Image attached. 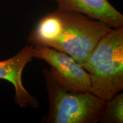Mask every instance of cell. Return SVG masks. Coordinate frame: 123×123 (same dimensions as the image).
Masks as SVG:
<instances>
[{"instance_id": "obj_1", "label": "cell", "mask_w": 123, "mask_h": 123, "mask_svg": "<svg viewBox=\"0 0 123 123\" xmlns=\"http://www.w3.org/2000/svg\"><path fill=\"white\" fill-rule=\"evenodd\" d=\"M89 73L92 93L104 100L123 90V26L112 28L81 64Z\"/></svg>"}, {"instance_id": "obj_2", "label": "cell", "mask_w": 123, "mask_h": 123, "mask_svg": "<svg viewBox=\"0 0 123 123\" xmlns=\"http://www.w3.org/2000/svg\"><path fill=\"white\" fill-rule=\"evenodd\" d=\"M50 108L43 117L47 123L99 122L105 101L90 92H72L64 90L47 68L43 70Z\"/></svg>"}, {"instance_id": "obj_3", "label": "cell", "mask_w": 123, "mask_h": 123, "mask_svg": "<svg viewBox=\"0 0 123 123\" xmlns=\"http://www.w3.org/2000/svg\"><path fill=\"white\" fill-rule=\"evenodd\" d=\"M56 10L62 20L63 30L50 47L67 54L81 64L113 27L82 14Z\"/></svg>"}, {"instance_id": "obj_4", "label": "cell", "mask_w": 123, "mask_h": 123, "mask_svg": "<svg viewBox=\"0 0 123 123\" xmlns=\"http://www.w3.org/2000/svg\"><path fill=\"white\" fill-rule=\"evenodd\" d=\"M34 58L50 66L54 79L64 90L72 92L92 93L91 77L81 64L67 54L47 46H34Z\"/></svg>"}, {"instance_id": "obj_5", "label": "cell", "mask_w": 123, "mask_h": 123, "mask_svg": "<svg viewBox=\"0 0 123 123\" xmlns=\"http://www.w3.org/2000/svg\"><path fill=\"white\" fill-rule=\"evenodd\" d=\"M34 46H24L16 54L0 61V79L8 81L14 87L15 103L21 108L39 107V103L25 88L22 76L24 69L34 58Z\"/></svg>"}, {"instance_id": "obj_6", "label": "cell", "mask_w": 123, "mask_h": 123, "mask_svg": "<svg viewBox=\"0 0 123 123\" xmlns=\"http://www.w3.org/2000/svg\"><path fill=\"white\" fill-rule=\"evenodd\" d=\"M57 9L80 13L113 28L123 26V15L108 0H53Z\"/></svg>"}, {"instance_id": "obj_7", "label": "cell", "mask_w": 123, "mask_h": 123, "mask_svg": "<svg viewBox=\"0 0 123 123\" xmlns=\"http://www.w3.org/2000/svg\"><path fill=\"white\" fill-rule=\"evenodd\" d=\"M63 22L57 10L44 15L29 34L27 41L33 46L50 47L61 36Z\"/></svg>"}, {"instance_id": "obj_8", "label": "cell", "mask_w": 123, "mask_h": 123, "mask_svg": "<svg viewBox=\"0 0 123 123\" xmlns=\"http://www.w3.org/2000/svg\"><path fill=\"white\" fill-rule=\"evenodd\" d=\"M100 123H123V93L119 92L105 101Z\"/></svg>"}]
</instances>
